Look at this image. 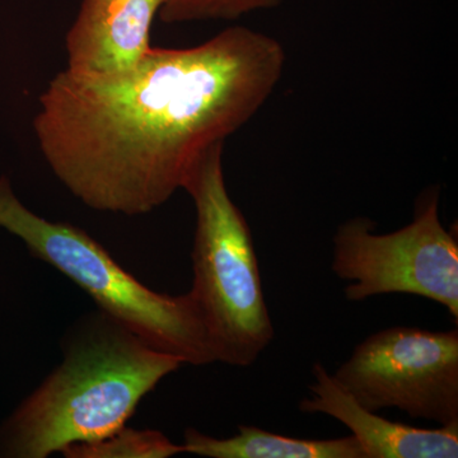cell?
Instances as JSON below:
<instances>
[{
	"instance_id": "8fae6325",
	"label": "cell",
	"mask_w": 458,
	"mask_h": 458,
	"mask_svg": "<svg viewBox=\"0 0 458 458\" xmlns=\"http://www.w3.org/2000/svg\"><path fill=\"white\" fill-rule=\"evenodd\" d=\"M284 0H165L158 14L167 25L201 21H236L279 7Z\"/></svg>"
},
{
	"instance_id": "9c48e42d",
	"label": "cell",
	"mask_w": 458,
	"mask_h": 458,
	"mask_svg": "<svg viewBox=\"0 0 458 458\" xmlns=\"http://www.w3.org/2000/svg\"><path fill=\"white\" fill-rule=\"evenodd\" d=\"M181 445L185 454L208 458H366L352 436L301 439L251 426L238 427L236 436L225 439L205 436L189 428Z\"/></svg>"
},
{
	"instance_id": "6da1fadb",
	"label": "cell",
	"mask_w": 458,
	"mask_h": 458,
	"mask_svg": "<svg viewBox=\"0 0 458 458\" xmlns=\"http://www.w3.org/2000/svg\"><path fill=\"white\" fill-rule=\"evenodd\" d=\"M276 38L231 26L185 47H152L110 75L57 73L38 98L41 155L98 212L141 216L182 189L205 150L245 126L282 80Z\"/></svg>"
},
{
	"instance_id": "ba28073f",
	"label": "cell",
	"mask_w": 458,
	"mask_h": 458,
	"mask_svg": "<svg viewBox=\"0 0 458 458\" xmlns=\"http://www.w3.org/2000/svg\"><path fill=\"white\" fill-rule=\"evenodd\" d=\"M312 396L300 403L304 414H324L340 421L360 443L366 458H456L458 426L427 429L388 420L363 408L322 364L312 369Z\"/></svg>"
},
{
	"instance_id": "30bf717a",
	"label": "cell",
	"mask_w": 458,
	"mask_h": 458,
	"mask_svg": "<svg viewBox=\"0 0 458 458\" xmlns=\"http://www.w3.org/2000/svg\"><path fill=\"white\" fill-rule=\"evenodd\" d=\"M185 454L182 445L170 441L158 430L123 427L98 441L71 445L62 452L66 458H168Z\"/></svg>"
},
{
	"instance_id": "5b68a950",
	"label": "cell",
	"mask_w": 458,
	"mask_h": 458,
	"mask_svg": "<svg viewBox=\"0 0 458 458\" xmlns=\"http://www.w3.org/2000/svg\"><path fill=\"white\" fill-rule=\"evenodd\" d=\"M364 216L349 219L333 240L331 269L348 282L346 300L411 294L445 307L458 319V242L439 218V189L419 198L414 218L391 233L377 234Z\"/></svg>"
},
{
	"instance_id": "7a4b0ae2",
	"label": "cell",
	"mask_w": 458,
	"mask_h": 458,
	"mask_svg": "<svg viewBox=\"0 0 458 458\" xmlns=\"http://www.w3.org/2000/svg\"><path fill=\"white\" fill-rule=\"evenodd\" d=\"M182 364L105 313L90 316L65 343L62 364L0 424V457L47 458L110 436Z\"/></svg>"
},
{
	"instance_id": "52a82bcc",
	"label": "cell",
	"mask_w": 458,
	"mask_h": 458,
	"mask_svg": "<svg viewBox=\"0 0 458 458\" xmlns=\"http://www.w3.org/2000/svg\"><path fill=\"white\" fill-rule=\"evenodd\" d=\"M165 0H82L65 38L69 72L110 75L146 57L150 27Z\"/></svg>"
},
{
	"instance_id": "3957f363",
	"label": "cell",
	"mask_w": 458,
	"mask_h": 458,
	"mask_svg": "<svg viewBox=\"0 0 458 458\" xmlns=\"http://www.w3.org/2000/svg\"><path fill=\"white\" fill-rule=\"evenodd\" d=\"M223 149L216 143L205 150L182 188L197 214L190 294L216 361L249 367L273 342L274 327L251 229L225 186Z\"/></svg>"
},
{
	"instance_id": "8992f818",
	"label": "cell",
	"mask_w": 458,
	"mask_h": 458,
	"mask_svg": "<svg viewBox=\"0 0 458 458\" xmlns=\"http://www.w3.org/2000/svg\"><path fill=\"white\" fill-rule=\"evenodd\" d=\"M363 408H396L458 426V331L390 327L355 346L333 375Z\"/></svg>"
},
{
	"instance_id": "277c9868",
	"label": "cell",
	"mask_w": 458,
	"mask_h": 458,
	"mask_svg": "<svg viewBox=\"0 0 458 458\" xmlns=\"http://www.w3.org/2000/svg\"><path fill=\"white\" fill-rule=\"evenodd\" d=\"M0 227L20 238L38 260L82 288L102 313L148 345L183 364L216 361L194 298L158 293L123 269L98 241L68 223L50 222L31 212L0 177Z\"/></svg>"
}]
</instances>
